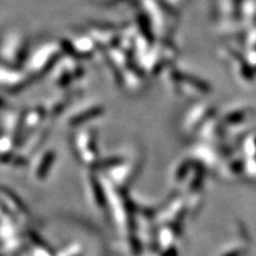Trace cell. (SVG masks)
Listing matches in <instances>:
<instances>
[{
    "instance_id": "6da1fadb",
    "label": "cell",
    "mask_w": 256,
    "mask_h": 256,
    "mask_svg": "<svg viewBox=\"0 0 256 256\" xmlns=\"http://www.w3.org/2000/svg\"><path fill=\"white\" fill-rule=\"evenodd\" d=\"M55 159H56V154L53 151H50V152L45 153V155L43 157L42 161H40L38 169H37V177H38L40 180L45 179L48 174H49L50 169H51V166H52Z\"/></svg>"
},
{
    "instance_id": "5b68a950",
    "label": "cell",
    "mask_w": 256,
    "mask_h": 256,
    "mask_svg": "<svg viewBox=\"0 0 256 256\" xmlns=\"http://www.w3.org/2000/svg\"><path fill=\"white\" fill-rule=\"evenodd\" d=\"M190 166H191V163H188V161L183 163L177 171V179H183V178L187 176L188 171L190 170Z\"/></svg>"
},
{
    "instance_id": "3957f363",
    "label": "cell",
    "mask_w": 256,
    "mask_h": 256,
    "mask_svg": "<svg viewBox=\"0 0 256 256\" xmlns=\"http://www.w3.org/2000/svg\"><path fill=\"white\" fill-rule=\"evenodd\" d=\"M101 113H102L101 108H94V109L88 110L87 113H83V114H81L80 117L72 119L71 125H81V123H83L85 121L89 120V119H93V118L99 117V115L101 114Z\"/></svg>"
},
{
    "instance_id": "30bf717a",
    "label": "cell",
    "mask_w": 256,
    "mask_h": 256,
    "mask_svg": "<svg viewBox=\"0 0 256 256\" xmlns=\"http://www.w3.org/2000/svg\"><path fill=\"white\" fill-rule=\"evenodd\" d=\"M163 256H178L177 249H176V248H173V247L169 248L168 250H165V252L163 253Z\"/></svg>"
},
{
    "instance_id": "52a82bcc",
    "label": "cell",
    "mask_w": 256,
    "mask_h": 256,
    "mask_svg": "<svg viewBox=\"0 0 256 256\" xmlns=\"http://www.w3.org/2000/svg\"><path fill=\"white\" fill-rule=\"evenodd\" d=\"M244 119V115H243V113H241V112H239V113H233V114L231 115H229V117L227 118V121L228 122H230V123H234V125H235V123H239V122H241L242 120H243Z\"/></svg>"
},
{
    "instance_id": "7a4b0ae2",
    "label": "cell",
    "mask_w": 256,
    "mask_h": 256,
    "mask_svg": "<svg viewBox=\"0 0 256 256\" xmlns=\"http://www.w3.org/2000/svg\"><path fill=\"white\" fill-rule=\"evenodd\" d=\"M90 183H91V188H93V193H94V197H95L96 204L101 207L104 206L106 205V196H104V192H103V190H102L101 184H100L99 180L94 177H91Z\"/></svg>"
},
{
    "instance_id": "8fae6325",
    "label": "cell",
    "mask_w": 256,
    "mask_h": 256,
    "mask_svg": "<svg viewBox=\"0 0 256 256\" xmlns=\"http://www.w3.org/2000/svg\"><path fill=\"white\" fill-rule=\"evenodd\" d=\"M255 146H256V139H255Z\"/></svg>"
},
{
    "instance_id": "ba28073f",
    "label": "cell",
    "mask_w": 256,
    "mask_h": 256,
    "mask_svg": "<svg viewBox=\"0 0 256 256\" xmlns=\"http://www.w3.org/2000/svg\"><path fill=\"white\" fill-rule=\"evenodd\" d=\"M12 163L15 164L16 166H26L28 165V161H26V159L25 158H15L12 160Z\"/></svg>"
},
{
    "instance_id": "8992f818",
    "label": "cell",
    "mask_w": 256,
    "mask_h": 256,
    "mask_svg": "<svg viewBox=\"0 0 256 256\" xmlns=\"http://www.w3.org/2000/svg\"><path fill=\"white\" fill-rule=\"evenodd\" d=\"M4 192L6 193V195L9 196V197H10L11 199H12V201L15 202L16 204H17V206H19V209H20V210H23V211H25V205H24V203H23V202L20 201V198L18 199L17 196H16L15 193L12 192V191L7 190V188H5V190H4Z\"/></svg>"
},
{
    "instance_id": "9c48e42d",
    "label": "cell",
    "mask_w": 256,
    "mask_h": 256,
    "mask_svg": "<svg viewBox=\"0 0 256 256\" xmlns=\"http://www.w3.org/2000/svg\"><path fill=\"white\" fill-rule=\"evenodd\" d=\"M243 255H244V250L235 249V250H231V252L227 253V254H224L223 256H243Z\"/></svg>"
},
{
    "instance_id": "277c9868",
    "label": "cell",
    "mask_w": 256,
    "mask_h": 256,
    "mask_svg": "<svg viewBox=\"0 0 256 256\" xmlns=\"http://www.w3.org/2000/svg\"><path fill=\"white\" fill-rule=\"evenodd\" d=\"M122 163V159L119 157H113V158H108L104 159V160L99 161L98 164L94 165V168L98 170H102V169H109V168H114V166L120 165Z\"/></svg>"
}]
</instances>
